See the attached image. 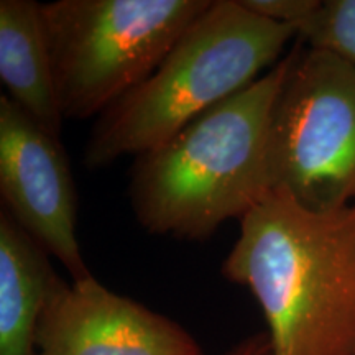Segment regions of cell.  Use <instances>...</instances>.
Wrapping results in <instances>:
<instances>
[{
    "label": "cell",
    "instance_id": "6da1fadb",
    "mask_svg": "<svg viewBox=\"0 0 355 355\" xmlns=\"http://www.w3.org/2000/svg\"><path fill=\"white\" fill-rule=\"evenodd\" d=\"M239 222L220 272L259 303L270 355H355V202L316 212L270 193Z\"/></svg>",
    "mask_w": 355,
    "mask_h": 355
},
{
    "label": "cell",
    "instance_id": "7a4b0ae2",
    "mask_svg": "<svg viewBox=\"0 0 355 355\" xmlns=\"http://www.w3.org/2000/svg\"><path fill=\"white\" fill-rule=\"evenodd\" d=\"M288 53L254 84L135 158L128 198L148 234L206 241L270 194L266 135Z\"/></svg>",
    "mask_w": 355,
    "mask_h": 355
},
{
    "label": "cell",
    "instance_id": "3957f363",
    "mask_svg": "<svg viewBox=\"0 0 355 355\" xmlns=\"http://www.w3.org/2000/svg\"><path fill=\"white\" fill-rule=\"evenodd\" d=\"M293 38L295 26L257 17L239 0H211L158 68L97 117L84 166L101 170L166 144L275 68Z\"/></svg>",
    "mask_w": 355,
    "mask_h": 355
},
{
    "label": "cell",
    "instance_id": "277c9868",
    "mask_svg": "<svg viewBox=\"0 0 355 355\" xmlns=\"http://www.w3.org/2000/svg\"><path fill=\"white\" fill-rule=\"evenodd\" d=\"M211 0L42 3L64 119H91L145 81Z\"/></svg>",
    "mask_w": 355,
    "mask_h": 355
},
{
    "label": "cell",
    "instance_id": "5b68a950",
    "mask_svg": "<svg viewBox=\"0 0 355 355\" xmlns=\"http://www.w3.org/2000/svg\"><path fill=\"white\" fill-rule=\"evenodd\" d=\"M270 193L316 212L355 202V66L298 40L270 112Z\"/></svg>",
    "mask_w": 355,
    "mask_h": 355
},
{
    "label": "cell",
    "instance_id": "8992f818",
    "mask_svg": "<svg viewBox=\"0 0 355 355\" xmlns=\"http://www.w3.org/2000/svg\"><path fill=\"white\" fill-rule=\"evenodd\" d=\"M0 194L3 209L73 282L92 277L79 247L76 186L61 139L7 96L0 97Z\"/></svg>",
    "mask_w": 355,
    "mask_h": 355
},
{
    "label": "cell",
    "instance_id": "52a82bcc",
    "mask_svg": "<svg viewBox=\"0 0 355 355\" xmlns=\"http://www.w3.org/2000/svg\"><path fill=\"white\" fill-rule=\"evenodd\" d=\"M37 355L206 354L178 322L89 277L58 283L40 321Z\"/></svg>",
    "mask_w": 355,
    "mask_h": 355
},
{
    "label": "cell",
    "instance_id": "ba28073f",
    "mask_svg": "<svg viewBox=\"0 0 355 355\" xmlns=\"http://www.w3.org/2000/svg\"><path fill=\"white\" fill-rule=\"evenodd\" d=\"M0 79L7 97L40 127L61 139L63 122L42 3L0 2Z\"/></svg>",
    "mask_w": 355,
    "mask_h": 355
},
{
    "label": "cell",
    "instance_id": "9c48e42d",
    "mask_svg": "<svg viewBox=\"0 0 355 355\" xmlns=\"http://www.w3.org/2000/svg\"><path fill=\"white\" fill-rule=\"evenodd\" d=\"M63 278L50 254L0 212V355H37L44 308Z\"/></svg>",
    "mask_w": 355,
    "mask_h": 355
},
{
    "label": "cell",
    "instance_id": "30bf717a",
    "mask_svg": "<svg viewBox=\"0 0 355 355\" xmlns=\"http://www.w3.org/2000/svg\"><path fill=\"white\" fill-rule=\"evenodd\" d=\"M296 38L355 66V0H319L316 10L296 28Z\"/></svg>",
    "mask_w": 355,
    "mask_h": 355
},
{
    "label": "cell",
    "instance_id": "8fae6325",
    "mask_svg": "<svg viewBox=\"0 0 355 355\" xmlns=\"http://www.w3.org/2000/svg\"><path fill=\"white\" fill-rule=\"evenodd\" d=\"M239 2L257 17L275 24L291 25L295 28H298L319 6V0H239Z\"/></svg>",
    "mask_w": 355,
    "mask_h": 355
},
{
    "label": "cell",
    "instance_id": "7c38bea8",
    "mask_svg": "<svg viewBox=\"0 0 355 355\" xmlns=\"http://www.w3.org/2000/svg\"><path fill=\"white\" fill-rule=\"evenodd\" d=\"M224 355H270V343L266 332L248 336Z\"/></svg>",
    "mask_w": 355,
    "mask_h": 355
}]
</instances>
